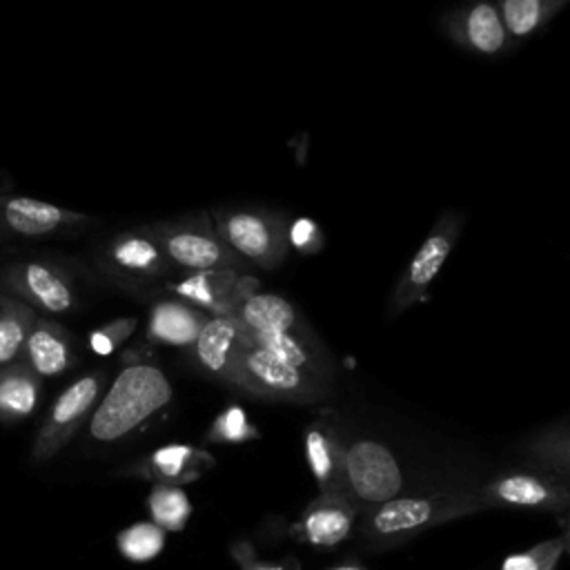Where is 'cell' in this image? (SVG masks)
Instances as JSON below:
<instances>
[{
  "mask_svg": "<svg viewBox=\"0 0 570 570\" xmlns=\"http://www.w3.org/2000/svg\"><path fill=\"white\" fill-rule=\"evenodd\" d=\"M236 316L256 345L309 376L334 381L332 354L303 312L285 296L258 289L236 309Z\"/></svg>",
  "mask_w": 570,
  "mask_h": 570,
  "instance_id": "obj_1",
  "label": "cell"
},
{
  "mask_svg": "<svg viewBox=\"0 0 570 570\" xmlns=\"http://www.w3.org/2000/svg\"><path fill=\"white\" fill-rule=\"evenodd\" d=\"M490 510L476 488H445L399 494L361 514L363 541L372 548L394 546L439 523Z\"/></svg>",
  "mask_w": 570,
  "mask_h": 570,
  "instance_id": "obj_2",
  "label": "cell"
},
{
  "mask_svg": "<svg viewBox=\"0 0 570 570\" xmlns=\"http://www.w3.org/2000/svg\"><path fill=\"white\" fill-rule=\"evenodd\" d=\"M169 401L171 385L160 367L149 363L129 365L96 403L89 419V439L96 443H116Z\"/></svg>",
  "mask_w": 570,
  "mask_h": 570,
  "instance_id": "obj_3",
  "label": "cell"
},
{
  "mask_svg": "<svg viewBox=\"0 0 570 570\" xmlns=\"http://www.w3.org/2000/svg\"><path fill=\"white\" fill-rule=\"evenodd\" d=\"M216 232L247 265L276 269L289 256V218L272 207L229 205L209 212Z\"/></svg>",
  "mask_w": 570,
  "mask_h": 570,
  "instance_id": "obj_4",
  "label": "cell"
},
{
  "mask_svg": "<svg viewBox=\"0 0 570 570\" xmlns=\"http://www.w3.org/2000/svg\"><path fill=\"white\" fill-rule=\"evenodd\" d=\"M232 387L265 401L285 403H316L332 394V383L296 370L252 338L238 356Z\"/></svg>",
  "mask_w": 570,
  "mask_h": 570,
  "instance_id": "obj_5",
  "label": "cell"
},
{
  "mask_svg": "<svg viewBox=\"0 0 570 570\" xmlns=\"http://www.w3.org/2000/svg\"><path fill=\"white\" fill-rule=\"evenodd\" d=\"M465 225V214L461 209H443L412 258L401 267L390 296H387V316L396 318L405 314L410 307L419 305L436 274L441 272L443 263L452 254L454 245L459 243V236Z\"/></svg>",
  "mask_w": 570,
  "mask_h": 570,
  "instance_id": "obj_6",
  "label": "cell"
},
{
  "mask_svg": "<svg viewBox=\"0 0 570 570\" xmlns=\"http://www.w3.org/2000/svg\"><path fill=\"white\" fill-rule=\"evenodd\" d=\"M174 269H247L220 238L209 212H191L171 220L151 223Z\"/></svg>",
  "mask_w": 570,
  "mask_h": 570,
  "instance_id": "obj_7",
  "label": "cell"
},
{
  "mask_svg": "<svg viewBox=\"0 0 570 570\" xmlns=\"http://www.w3.org/2000/svg\"><path fill=\"white\" fill-rule=\"evenodd\" d=\"M343 479L347 501L363 514L401 494L403 472L385 443L358 439L343 448Z\"/></svg>",
  "mask_w": 570,
  "mask_h": 570,
  "instance_id": "obj_8",
  "label": "cell"
},
{
  "mask_svg": "<svg viewBox=\"0 0 570 570\" xmlns=\"http://www.w3.org/2000/svg\"><path fill=\"white\" fill-rule=\"evenodd\" d=\"M98 265L114 283L127 289H142L174 272L151 225L114 234L102 245Z\"/></svg>",
  "mask_w": 570,
  "mask_h": 570,
  "instance_id": "obj_9",
  "label": "cell"
},
{
  "mask_svg": "<svg viewBox=\"0 0 570 570\" xmlns=\"http://www.w3.org/2000/svg\"><path fill=\"white\" fill-rule=\"evenodd\" d=\"M485 505L519 508L537 512H570V474L537 468V470H508L476 488Z\"/></svg>",
  "mask_w": 570,
  "mask_h": 570,
  "instance_id": "obj_10",
  "label": "cell"
},
{
  "mask_svg": "<svg viewBox=\"0 0 570 570\" xmlns=\"http://www.w3.org/2000/svg\"><path fill=\"white\" fill-rule=\"evenodd\" d=\"M105 381V372L98 370L76 379L60 392L33 439L31 463L49 461L78 434L82 423L91 416Z\"/></svg>",
  "mask_w": 570,
  "mask_h": 570,
  "instance_id": "obj_11",
  "label": "cell"
},
{
  "mask_svg": "<svg viewBox=\"0 0 570 570\" xmlns=\"http://www.w3.org/2000/svg\"><path fill=\"white\" fill-rule=\"evenodd\" d=\"M0 285L45 314H67L78 305L71 274L51 261H13L0 269Z\"/></svg>",
  "mask_w": 570,
  "mask_h": 570,
  "instance_id": "obj_12",
  "label": "cell"
},
{
  "mask_svg": "<svg viewBox=\"0 0 570 570\" xmlns=\"http://www.w3.org/2000/svg\"><path fill=\"white\" fill-rule=\"evenodd\" d=\"M439 29L456 47L483 58L503 56L514 47L497 0H468L448 9L439 18Z\"/></svg>",
  "mask_w": 570,
  "mask_h": 570,
  "instance_id": "obj_13",
  "label": "cell"
},
{
  "mask_svg": "<svg viewBox=\"0 0 570 570\" xmlns=\"http://www.w3.org/2000/svg\"><path fill=\"white\" fill-rule=\"evenodd\" d=\"M167 289L207 316H229L261 289V281L247 269H203L167 281Z\"/></svg>",
  "mask_w": 570,
  "mask_h": 570,
  "instance_id": "obj_14",
  "label": "cell"
},
{
  "mask_svg": "<svg viewBox=\"0 0 570 570\" xmlns=\"http://www.w3.org/2000/svg\"><path fill=\"white\" fill-rule=\"evenodd\" d=\"M87 225V214L29 196L0 194V238L40 240L67 232H78Z\"/></svg>",
  "mask_w": 570,
  "mask_h": 570,
  "instance_id": "obj_15",
  "label": "cell"
},
{
  "mask_svg": "<svg viewBox=\"0 0 570 570\" xmlns=\"http://www.w3.org/2000/svg\"><path fill=\"white\" fill-rule=\"evenodd\" d=\"M247 341L249 334L236 314L209 316L189 350L203 374L232 385L238 356Z\"/></svg>",
  "mask_w": 570,
  "mask_h": 570,
  "instance_id": "obj_16",
  "label": "cell"
},
{
  "mask_svg": "<svg viewBox=\"0 0 570 570\" xmlns=\"http://www.w3.org/2000/svg\"><path fill=\"white\" fill-rule=\"evenodd\" d=\"M361 512L343 494H323L307 503L294 534L312 546L330 548L345 541Z\"/></svg>",
  "mask_w": 570,
  "mask_h": 570,
  "instance_id": "obj_17",
  "label": "cell"
},
{
  "mask_svg": "<svg viewBox=\"0 0 570 570\" xmlns=\"http://www.w3.org/2000/svg\"><path fill=\"white\" fill-rule=\"evenodd\" d=\"M22 361L42 379V376H58L76 365L78 352L73 336L56 321L38 316L24 350Z\"/></svg>",
  "mask_w": 570,
  "mask_h": 570,
  "instance_id": "obj_18",
  "label": "cell"
},
{
  "mask_svg": "<svg viewBox=\"0 0 570 570\" xmlns=\"http://www.w3.org/2000/svg\"><path fill=\"white\" fill-rule=\"evenodd\" d=\"M214 456L207 450L187 443H167L154 450L145 461L136 465L140 476L154 479L158 483H191L203 476L205 470L214 465Z\"/></svg>",
  "mask_w": 570,
  "mask_h": 570,
  "instance_id": "obj_19",
  "label": "cell"
},
{
  "mask_svg": "<svg viewBox=\"0 0 570 570\" xmlns=\"http://www.w3.org/2000/svg\"><path fill=\"white\" fill-rule=\"evenodd\" d=\"M343 448L336 430L327 423H312L305 430V459L323 494H343ZM347 499V497H345Z\"/></svg>",
  "mask_w": 570,
  "mask_h": 570,
  "instance_id": "obj_20",
  "label": "cell"
},
{
  "mask_svg": "<svg viewBox=\"0 0 570 570\" xmlns=\"http://www.w3.org/2000/svg\"><path fill=\"white\" fill-rule=\"evenodd\" d=\"M209 316L180 298H165L151 307L147 338L171 347H191Z\"/></svg>",
  "mask_w": 570,
  "mask_h": 570,
  "instance_id": "obj_21",
  "label": "cell"
},
{
  "mask_svg": "<svg viewBox=\"0 0 570 570\" xmlns=\"http://www.w3.org/2000/svg\"><path fill=\"white\" fill-rule=\"evenodd\" d=\"M42 379L20 358L0 367V423L24 421L38 405Z\"/></svg>",
  "mask_w": 570,
  "mask_h": 570,
  "instance_id": "obj_22",
  "label": "cell"
},
{
  "mask_svg": "<svg viewBox=\"0 0 570 570\" xmlns=\"http://www.w3.org/2000/svg\"><path fill=\"white\" fill-rule=\"evenodd\" d=\"M514 45L530 40L559 16L570 0H497Z\"/></svg>",
  "mask_w": 570,
  "mask_h": 570,
  "instance_id": "obj_23",
  "label": "cell"
},
{
  "mask_svg": "<svg viewBox=\"0 0 570 570\" xmlns=\"http://www.w3.org/2000/svg\"><path fill=\"white\" fill-rule=\"evenodd\" d=\"M36 318L38 314L33 307L0 289V367L22 358Z\"/></svg>",
  "mask_w": 570,
  "mask_h": 570,
  "instance_id": "obj_24",
  "label": "cell"
},
{
  "mask_svg": "<svg viewBox=\"0 0 570 570\" xmlns=\"http://www.w3.org/2000/svg\"><path fill=\"white\" fill-rule=\"evenodd\" d=\"M147 508H149L151 521L160 525L165 532H180L191 517L189 497L178 485H169V483L154 485L147 499Z\"/></svg>",
  "mask_w": 570,
  "mask_h": 570,
  "instance_id": "obj_25",
  "label": "cell"
},
{
  "mask_svg": "<svg viewBox=\"0 0 570 570\" xmlns=\"http://www.w3.org/2000/svg\"><path fill=\"white\" fill-rule=\"evenodd\" d=\"M116 543H118V552L125 559H129L134 563L151 561L165 548V530L160 525H156L154 521H138V523L120 530Z\"/></svg>",
  "mask_w": 570,
  "mask_h": 570,
  "instance_id": "obj_26",
  "label": "cell"
},
{
  "mask_svg": "<svg viewBox=\"0 0 570 570\" xmlns=\"http://www.w3.org/2000/svg\"><path fill=\"white\" fill-rule=\"evenodd\" d=\"M528 454L539 468L570 474V425L537 434L528 445Z\"/></svg>",
  "mask_w": 570,
  "mask_h": 570,
  "instance_id": "obj_27",
  "label": "cell"
},
{
  "mask_svg": "<svg viewBox=\"0 0 570 570\" xmlns=\"http://www.w3.org/2000/svg\"><path fill=\"white\" fill-rule=\"evenodd\" d=\"M563 552H566V546L559 534V537L546 539L523 552L505 557L499 570H554Z\"/></svg>",
  "mask_w": 570,
  "mask_h": 570,
  "instance_id": "obj_28",
  "label": "cell"
},
{
  "mask_svg": "<svg viewBox=\"0 0 570 570\" xmlns=\"http://www.w3.org/2000/svg\"><path fill=\"white\" fill-rule=\"evenodd\" d=\"M258 430L249 423L247 414L238 405L225 407L212 423L207 441L214 443H243L249 439H256Z\"/></svg>",
  "mask_w": 570,
  "mask_h": 570,
  "instance_id": "obj_29",
  "label": "cell"
},
{
  "mask_svg": "<svg viewBox=\"0 0 570 570\" xmlns=\"http://www.w3.org/2000/svg\"><path fill=\"white\" fill-rule=\"evenodd\" d=\"M136 330V318H116L109 321L107 325H100L98 330H94L89 334V347L94 354L107 356L111 354L120 343H125V338H129V334Z\"/></svg>",
  "mask_w": 570,
  "mask_h": 570,
  "instance_id": "obj_30",
  "label": "cell"
},
{
  "mask_svg": "<svg viewBox=\"0 0 570 570\" xmlns=\"http://www.w3.org/2000/svg\"><path fill=\"white\" fill-rule=\"evenodd\" d=\"M321 245H323V238L314 220L309 218L289 220V247H296L303 254H312Z\"/></svg>",
  "mask_w": 570,
  "mask_h": 570,
  "instance_id": "obj_31",
  "label": "cell"
},
{
  "mask_svg": "<svg viewBox=\"0 0 570 570\" xmlns=\"http://www.w3.org/2000/svg\"><path fill=\"white\" fill-rule=\"evenodd\" d=\"M234 559L238 561L240 570H292L289 563H267V561H258L252 546L247 543H236L232 548Z\"/></svg>",
  "mask_w": 570,
  "mask_h": 570,
  "instance_id": "obj_32",
  "label": "cell"
},
{
  "mask_svg": "<svg viewBox=\"0 0 570 570\" xmlns=\"http://www.w3.org/2000/svg\"><path fill=\"white\" fill-rule=\"evenodd\" d=\"M561 539H563L566 552L570 554V512H566V517H563V532H561Z\"/></svg>",
  "mask_w": 570,
  "mask_h": 570,
  "instance_id": "obj_33",
  "label": "cell"
},
{
  "mask_svg": "<svg viewBox=\"0 0 570 570\" xmlns=\"http://www.w3.org/2000/svg\"><path fill=\"white\" fill-rule=\"evenodd\" d=\"M327 570H365V568L356 566V563H345V566H336V568H327Z\"/></svg>",
  "mask_w": 570,
  "mask_h": 570,
  "instance_id": "obj_34",
  "label": "cell"
}]
</instances>
